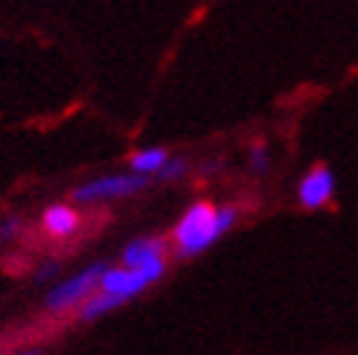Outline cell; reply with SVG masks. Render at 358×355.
<instances>
[{"mask_svg": "<svg viewBox=\"0 0 358 355\" xmlns=\"http://www.w3.org/2000/svg\"><path fill=\"white\" fill-rule=\"evenodd\" d=\"M239 216H242V210L236 204L216 207L210 201H195L172 230V242H175L178 256L192 259V256L210 251L222 236H227L230 230L236 227Z\"/></svg>", "mask_w": 358, "mask_h": 355, "instance_id": "1", "label": "cell"}, {"mask_svg": "<svg viewBox=\"0 0 358 355\" xmlns=\"http://www.w3.org/2000/svg\"><path fill=\"white\" fill-rule=\"evenodd\" d=\"M146 187H149V175H140V172L102 175L76 189H70V198H73V204H99V201L125 198V195H137Z\"/></svg>", "mask_w": 358, "mask_h": 355, "instance_id": "2", "label": "cell"}, {"mask_svg": "<svg viewBox=\"0 0 358 355\" xmlns=\"http://www.w3.org/2000/svg\"><path fill=\"white\" fill-rule=\"evenodd\" d=\"M166 274V259H155L149 265H143V268H105L102 277H99V291H108V294H117L122 300H131L137 297L140 291H146L152 282H157L160 277Z\"/></svg>", "mask_w": 358, "mask_h": 355, "instance_id": "3", "label": "cell"}, {"mask_svg": "<svg viewBox=\"0 0 358 355\" xmlns=\"http://www.w3.org/2000/svg\"><path fill=\"white\" fill-rule=\"evenodd\" d=\"M108 268L105 262H94L82 268L76 277H70L64 282H59L56 289H50V294L44 297V309L50 312H67V309H79L87 297L99 289V277Z\"/></svg>", "mask_w": 358, "mask_h": 355, "instance_id": "4", "label": "cell"}, {"mask_svg": "<svg viewBox=\"0 0 358 355\" xmlns=\"http://www.w3.org/2000/svg\"><path fill=\"white\" fill-rule=\"evenodd\" d=\"M338 189V178L329 166L324 164H317L312 166L306 175L300 178V184H297V201L303 210H320V207H327L332 201V195Z\"/></svg>", "mask_w": 358, "mask_h": 355, "instance_id": "5", "label": "cell"}, {"mask_svg": "<svg viewBox=\"0 0 358 355\" xmlns=\"http://www.w3.org/2000/svg\"><path fill=\"white\" fill-rule=\"evenodd\" d=\"M155 259H166V239L160 236H137L122 247L120 262L125 268H143Z\"/></svg>", "mask_w": 358, "mask_h": 355, "instance_id": "6", "label": "cell"}, {"mask_svg": "<svg viewBox=\"0 0 358 355\" xmlns=\"http://www.w3.org/2000/svg\"><path fill=\"white\" fill-rule=\"evenodd\" d=\"M76 227H79V212L70 207V204H50L44 210V230L50 236H70V233H76Z\"/></svg>", "mask_w": 358, "mask_h": 355, "instance_id": "7", "label": "cell"}, {"mask_svg": "<svg viewBox=\"0 0 358 355\" xmlns=\"http://www.w3.org/2000/svg\"><path fill=\"white\" fill-rule=\"evenodd\" d=\"M122 303H125L122 297L108 294V291H99V294H91V297L85 300V303L79 306V312H76V317H79V324H91V321H99L102 314L120 309Z\"/></svg>", "mask_w": 358, "mask_h": 355, "instance_id": "8", "label": "cell"}, {"mask_svg": "<svg viewBox=\"0 0 358 355\" xmlns=\"http://www.w3.org/2000/svg\"><path fill=\"white\" fill-rule=\"evenodd\" d=\"M169 152L166 149H160V146H155V149H143V152H134L131 154V161H129V166H131V172H140V175H157L160 172V166H164L166 161H169Z\"/></svg>", "mask_w": 358, "mask_h": 355, "instance_id": "9", "label": "cell"}, {"mask_svg": "<svg viewBox=\"0 0 358 355\" xmlns=\"http://www.w3.org/2000/svg\"><path fill=\"white\" fill-rule=\"evenodd\" d=\"M248 166H250V172H254V175L271 172V152H268V146L262 143V140L250 143V149H248Z\"/></svg>", "mask_w": 358, "mask_h": 355, "instance_id": "10", "label": "cell"}, {"mask_svg": "<svg viewBox=\"0 0 358 355\" xmlns=\"http://www.w3.org/2000/svg\"><path fill=\"white\" fill-rule=\"evenodd\" d=\"M187 172H189V161H187V157H169V161L160 166L157 178H160V181H166V184H172V181H181Z\"/></svg>", "mask_w": 358, "mask_h": 355, "instance_id": "11", "label": "cell"}, {"mask_svg": "<svg viewBox=\"0 0 358 355\" xmlns=\"http://www.w3.org/2000/svg\"><path fill=\"white\" fill-rule=\"evenodd\" d=\"M21 230H24L21 216H6L0 222V239H15V236H21Z\"/></svg>", "mask_w": 358, "mask_h": 355, "instance_id": "12", "label": "cell"}, {"mask_svg": "<svg viewBox=\"0 0 358 355\" xmlns=\"http://www.w3.org/2000/svg\"><path fill=\"white\" fill-rule=\"evenodd\" d=\"M59 271H62V265L59 262H44L38 271L32 274V282H52L59 277Z\"/></svg>", "mask_w": 358, "mask_h": 355, "instance_id": "13", "label": "cell"}, {"mask_svg": "<svg viewBox=\"0 0 358 355\" xmlns=\"http://www.w3.org/2000/svg\"><path fill=\"white\" fill-rule=\"evenodd\" d=\"M15 355H41V349H27V352H15Z\"/></svg>", "mask_w": 358, "mask_h": 355, "instance_id": "14", "label": "cell"}]
</instances>
